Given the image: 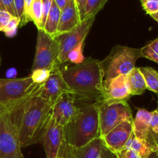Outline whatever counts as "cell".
<instances>
[{
	"label": "cell",
	"mask_w": 158,
	"mask_h": 158,
	"mask_svg": "<svg viewBox=\"0 0 158 158\" xmlns=\"http://www.w3.org/2000/svg\"><path fill=\"white\" fill-rule=\"evenodd\" d=\"M50 73L51 71L47 70V69H37L32 71L30 77L35 84H43L49 78Z\"/></svg>",
	"instance_id": "obj_27"
},
{
	"label": "cell",
	"mask_w": 158,
	"mask_h": 158,
	"mask_svg": "<svg viewBox=\"0 0 158 158\" xmlns=\"http://www.w3.org/2000/svg\"><path fill=\"white\" fill-rule=\"evenodd\" d=\"M151 16L152 17V18L154 19V20H156V21H157V23H158V12L156 14H154V15H151Z\"/></svg>",
	"instance_id": "obj_38"
},
{
	"label": "cell",
	"mask_w": 158,
	"mask_h": 158,
	"mask_svg": "<svg viewBox=\"0 0 158 158\" xmlns=\"http://www.w3.org/2000/svg\"><path fill=\"white\" fill-rule=\"evenodd\" d=\"M60 12H61V10L56 5L55 2L52 1V6H51L50 11H49V15L46 19L43 30L54 38L56 36L57 34V29H58L59 22H60Z\"/></svg>",
	"instance_id": "obj_20"
},
{
	"label": "cell",
	"mask_w": 158,
	"mask_h": 158,
	"mask_svg": "<svg viewBox=\"0 0 158 158\" xmlns=\"http://www.w3.org/2000/svg\"><path fill=\"white\" fill-rule=\"evenodd\" d=\"M149 142L155 148L158 145V113L156 110L151 112Z\"/></svg>",
	"instance_id": "obj_25"
},
{
	"label": "cell",
	"mask_w": 158,
	"mask_h": 158,
	"mask_svg": "<svg viewBox=\"0 0 158 158\" xmlns=\"http://www.w3.org/2000/svg\"><path fill=\"white\" fill-rule=\"evenodd\" d=\"M95 103L98 106L101 137L122 122H133L134 120L132 111L127 101L101 100Z\"/></svg>",
	"instance_id": "obj_6"
},
{
	"label": "cell",
	"mask_w": 158,
	"mask_h": 158,
	"mask_svg": "<svg viewBox=\"0 0 158 158\" xmlns=\"http://www.w3.org/2000/svg\"><path fill=\"white\" fill-rule=\"evenodd\" d=\"M81 23L80 15L74 0H69L60 12L56 36L75 29Z\"/></svg>",
	"instance_id": "obj_16"
},
{
	"label": "cell",
	"mask_w": 158,
	"mask_h": 158,
	"mask_svg": "<svg viewBox=\"0 0 158 158\" xmlns=\"http://www.w3.org/2000/svg\"><path fill=\"white\" fill-rule=\"evenodd\" d=\"M108 0H87L85 9L84 19L94 18L101 10Z\"/></svg>",
	"instance_id": "obj_23"
},
{
	"label": "cell",
	"mask_w": 158,
	"mask_h": 158,
	"mask_svg": "<svg viewBox=\"0 0 158 158\" xmlns=\"http://www.w3.org/2000/svg\"><path fill=\"white\" fill-rule=\"evenodd\" d=\"M64 129L66 141L73 150L82 148L100 137V119L97 103H86L80 106L78 114Z\"/></svg>",
	"instance_id": "obj_3"
},
{
	"label": "cell",
	"mask_w": 158,
	"mask_h": 158,
	"mask_svg": "<svg viewBox=\"0 0 158 158\" xmlns=\"http://www.w3.org/2000/svg\"><path fill=\"white\" fill-rule=\"evenodd\" d=\"M20 25V19L18 17H13L12 19L9 21L7 26L5 27L2 32L6 34L7 37H12L16 34L17 29Z\"/></svg>",
	"instance_id": "obj_28"
},
{
	"label": "cell",
	"mask_w": 158,
	"mask_h": 158,
	"mask_svg": "<svg viewBox=\"0 0 158 158\" xmlns=\"http://www.w3.org/2000/svg\"><path fill=\"white\" fill-rule=\"evenodd\" d=\"M69 93L71 94L70 89L63 79L60 68H57L51 71L49 78L42 86L39 96L53 105L62 95Z\"/></svg>",
	"instance_id": "obj_11"
},
{
	"label": "cell",
	"mask_w": 158,
	"mask_h": 158,
	"mask_svg": "<svg viewBox=\"0 0 158 158\" xmlns=\"http://www.w3.org/2000/svg\"><path fill=\"white\" fill-rule=\"evenodd\" d=\"M41 87L29 99L20 118L19 132L22 148L41 141L52 115V105L39 96Z\"/></svg>",
	"instance_id": "obj_2"
},
{
	"label": "cell",
	"mask_w": 158,
	"mask_h": 158,
	"mask_svg": "<svg viewBox=\"0 0 158 158\" xmlns=\"http://www.w3.org/2000/svg\"><path fill=\"white\" fill-rule=\"evenodd\" d=\"M59 54L60 46L56 38L46 33L44 30L38 29L35 58L32 71L37 69L52 71L60 68Z\"/></svg>",
	"instance_id": "obj_7"
},
{
	"label": "cell",
	"mask_w": 158,
	"mask_h": 158,
	"mask_svg": "<svg viewBox=\"0 0 158 158\" xmlns=\"http://www.w3.org/2000/svg\"><path fill=\"white\" fill-rule=\"evenodd\" d=\"M40 86L27 97L5 109L0 116V158H25L20 146L19 120L28 100Z\"/></svg>",
	"instance_id": "obj_4"
},
{
	"label": "cell",
	"mask_w": 158,
	"mask_h": 158,
	"mask_svg": "<svg viewBox=\"0 0 158 158\" xmlns=\"http://www.w3.org/2000/svg\"><path fill=\"white\" fill-rule=\"evenodd\" d=\"M76 101L73 94L69 93L62 95L52 105L51 116L58 124L65 127L77 116L80 106Z\"/></svg>",
	"instance_id": "obj_12"
},
{
	"label": "cell",
	"mask_w": 158,
	"mask_h": 158,
	"mask_svg": "<svg viewBox=\"0 0 158 158\" xmlns=\"http://www.w3.org/2000/svg\"><path fill=\"white\" fill-rule=\"evenodd\" d=\"M13 15L5 11L0 10V32H2L8 23L13 18Z\"/></svg>",
	"instance_id": "obj_32"
},
{
	"label": "cell",
	"mask_w": 158,
	"mask_h": 158,
	"mask_svg": "<svg viewBox=\"0 0 158 158\" xmlns=\"http://www.w3.org/2000/svg\"><path fill=\"white\" fill-rule=\"evenodd\" d=\"M1 63H2V60H1V57H0V66H1Z\"/></svg>",
	"instance_id": "obj_41"
},
{
	"label": "cell",
	"mask_w": 158,
	"mask_h": 158,
	"mask_svg": "<svg viewBox=\"0 0 158 158\" xmlns=\"http://www.w3.org/2000/svg\"><path fill=\"white\" fill-rule=\"evenodd\" d=\"M85 40L82 41L80 44L77 45L73 49L69 52L68 55V61L72 63L73 64H79L83 63L85 60V57L83 56V47H84Z\"/></svg>",
	"instance_id": "obj_26"
},
{
	"label": "cell",
	"mask_w": 158,
	"mask_h": 158,
	"mask_svg": "<svg viewBox=\"0 0 158 158\" xmlns=\"http://www.w3.org/2000/svg\"><path fill=\"white\" fill-rule=\"evenodd\" d=\"M148 158H158V155L155 152H154L152 153V154H151Z\"/></svg>",
	"instance_id": "obj_37"
},
{
	"label": "cell",
	"mask_w": 158,
	"mask_h": 158,
	"mask_svg": "<svg viewBox=\"0 0 158 158\" xmlns=\"http://www.w3.org/2000/svg\"><path fill=\"white\" fill-rule=\"evenodd\" d=\"M125 148L134 151L138 154L141 158H148L152 153L155 152V147L147 140H140L137 138L134 134L131 136L129 140L127 142Z\"/></svg>",
	"instance_id": "obj_19"
},
{
	"label": "cell",
	"mask_w": 158,
	"mask_h": 158,
	"mask_svg": "<svg viewBox=\"0 0 158 158\" xmlns=\"http://www.w3.org/2000/svg\"><path fill=\"white\" fill-rule=\"evenodd\" d=\"M0 10L9 12L14 17H18L14 0H0Z\"/></svg>",
	"instance_id": "obj_30"
},
{
	"label": "cell",
	"mask_w": 158,
	"mask_h": 158,
	"mask_svg": "<svg viewBox=\"0 0 158 158\" xmlns=\"http://www.w3.org/2000/svg\"><path fill=\"white\" fill-rule=\"evenodd\" d=\"M155 153H156V154H157V155H158V145H157V147H156Z\"/></svg>",
	"instance_id": "obj_40"
},
{
	"label": "cell",
	"mask_w": 158,
	"mask_h": 158,
	"mask_svg": "<svg viewBox=\"0 0 158 158\" xmlns=\"http://www.w3.org/2000/svg\"><path fill=\"white\" fill-rule=\"evenodd\" d=\"M34 0H24V17H23V21L20 23L19 26H23L26 25L28 22L31 21L29 18V9Z\"/></svg>",
	"instance_id": "obj_33"
},
{
	"label": "cell",
	"mask_w": 158,
	"mask_h": 158,
	"mask_svg": "<svg viewBox=\"0 0 158 158\" xmlns=\"http://www.w3.org/2000/svg\"><path fill=\"white\" fill-rule=\"evenodd\" d=\"M142 57L141 49L116 46L109 55L100 61L103 77V86L120 76H126L135 67L137 60Z\"/></svg>",
	"instance_id": "obj_5"
},
{
	"label": "cell",
	"mask_w": 158,
	"mask_h": 158,
	"mask_svg": "<svg viewBox=\"0 0 158 158\" xmlns=\"http://www.w3.org/2000/svg\"><path fill=\"white\" fill-rule=\"evenodd\" d=\"M4 110H5V108L2 107V106H0V116H1V114H2L3 111H4Z\"/></svg>",
	"instance_id": "obj_39"
},
{
	"label": "cell",
	"mask_w": 158,
	"mask_h": 158,
	"mask_svg": "<svg viewBox=\"0 0 158 158\" xmlns=\"http://www.w3.org/2000/svg\"><path fill=\"white\" fill-rule=\"evenodd\" d=\"M53 1L55 2L56 5L58 6L59 9L62 10L66 6V4L69 2V0H53Z\"/></svg>",
	"instance_id": "obj_36"
},
{
	"label": "cell",
	"mask_w": 158,
	"mask_h": 158,
	"mask_svg": "<svg viewBox=\"0 0 158 158\" xmlns=\"http://www.w3.org/2000/svg\"><path fill=\"white\" fill-rule=\"evenodd\" d=\"M17 16L20 19V23L24 17V0H14Z\"/></svg>",
	"instance_id": "obj_34"
},
{
	"label": "cell",
	"mask_w": 158,
	"mask_h": 158,
	"mask_svg": "<svg viewBox=\"0 0 158 158\" xmlns=\"http://www.w3.org/2000/svg\"><path fill=\"white\" fill-rule=\"evenodd\" d=\"M103 100L110 101H128L132 95L127 84L126 76H120L108 83L104 87Z\"/></svg>",
	"instance_id": "obj_15"
},
{
	"label": "cell",
	"mask_w": 158,
	"mask_h": 158,
	"mask_svg": "<svg viewBox=\"0 0 158 158\" xmlns=\"http://www.w3.org/2000/svg\"><path fill=\"white\" fill-rule=\"evenodd\" d=\"M95 17L86 19L82 21L75 29L55 37L60 46L59 62L60 64L68 62V55L82 41L86 40Z\"/></svg>",
	"instance_id": "obj_10"
},
{
	"label": "cell",
	"mask_w": 158,
	"mask_h": 158,
	"mask_svg": "<svg viewBox=\"0 0 158 158\" xmlns=\"http://www.w3.org/2000/svg\"><path fill=\"white\" fill-rule=\"evenodd\" d=\"M147 14L152 15L158 12V0H140Z\"/></svg>",
	"instance_id": "obj_29"
},
{
	"label": "cell",
	"mask_w": 158,
	"mask_h": 158,
	"mask_svg": "<svg viewBox=\"0 0 158 158\" xmlns=\"http://www.w3.org/2000/svg\"><path fill=\"white\" fill-rule=\"evenodd\" d=\"M41 142L46 158H71L73 150L66 141L64 127L58 124L52 116Z\"/></svg>",
	"instance_id": "obj_9"
},
{
	"label": "cell",
	"mask_w": 158,
	"mask_h": 158,
	"mask_svg": "<svg viewBox=\"0 0 158 158\" xmlns=\"http://www.w3.org/2000/svg\"><path fill=\"white\" fill-rule=\"evenodd\" d=\"M151 119V112L145 109L137 110L133 120V134L137 138L149 142Z\"/></svg>",
	"instance_id": "obj_17"
},
{
	"label": "cell",
	"mask_w": 158,
	"mask_h": 158,
	"mask_svg": "<svg viewBox=\"0 0 158 158\" xmlns=\"http://www.w3.org/2000/svg\"><path fill=\"white\" fill-rule=\"evenodd\" d=\"M156 110V111H157V112L158 113V106H157V109H156V110Z\"/></svg>",
	"instance_id": "obj_42"
},
{
	"label": "cell",
	"mask_w": 158,
	"mask_h": 158,
	"mask_svg": "<svg viewBox=\"0 0 158 158\" xmlns=\"http://www.w3.org/2000/svg\"><path fill=\"white\" fill-rule=\"evenodd\" d=\"M145 83L147 89L152 92L158 94V72L151 67H140Z\"/></svg>",
	"instance_id": "obj_21"
},
{
	"label": "cell",
	"mask_w": 158,
	"mask_h": 158,
	"mask_svg": "<svg viewBox=\"0 0 158 158\" xmlns=\"http://www.w3.org/2000/svg\"><path fill=\"white\" fill-rule=\"evenodd\" d=\"M133 134V122L123 121L111 130L102 139L108 148L115 154L123 149Z\"/></svg>",
	"instance_id": "obj_13"
},
{
	"label": "cell",
	"mask_w": 158,
	"mask_h": 158,
	"mask_svg": "<svg viewBox=\"0 0 158 158\" xmlns=\"http://www.w3.org/2000/svg\"><path fill=\"white\" fill-rule=\"evenodd\" d=\"M29 18L31 21L34 23L38 29H43L42 22H43V1L42 0H34L29 9Z\"/></svg>",
	"instance_id": "obj_22"
},
{
	"label": "cell",
	"mask_w": 158,
	"mask_h": 158,
	"mask_svg": "<svg viewBox=\"0 0 158 158\" xmlns=\"http://www.w3.org/2000/svg\"><path fill=\"white\" fill-rule=\"evenodd\" d=\"M142 57L158 63V37L141 48Z\"/></svg>",
	"instance_id": "obj_24"
},
{
	"label": "cell",
	"mask_w": 158,
	"mask_h": 158,
	"mask_svg": "<svg viewBox=\"0 0 158 158\" xmlns=\"http://www.w3.org/2000/svg\"><path fill=\"white\" fill-rule=\"evenodd\" d=\"M74 1H75L79 15H80V20H81V22L83 21V20H85V9H86V4L87 0H74Z\"/></svg>",
	"instance_id": "obj_35"
},
{
	"label": "cell",
	"mask_w": 158,
	"mask_h": 158,
	"mask_svg": "<svg viewBox=\"0 0 158 158\" xmlns=\"http://www.w3.org/2000/svg\"><path fill=\"white\" fill-rule=\"evenodd\" d=\"M60 69L77 101L95 103L103 100V77L99 60L89 57L83 63Z\"/></svg>",
	"instance_id": "obj_1"
},
{
	"label": "cell",
	"mask_w": 158,
	"mask_h": 158,
	"mask_svg": "<svg viewBox=\"0 0 158 158\" xmlns=\"http://www.w3.org/2000/svg\"><path fill=\"white\" fill-rule=\"evenodd\" d=\"M116 158H141L140 156L134 151L123 148L115 154Z\"/></svg>",
	"instance_id": "obj_31"
},
{
	"label": "cell",
	"mask_w": 158,
	"mask_h": 158,
	"mask_svg": "<svg viewBox=\"0 0 158 158\" xmlns=\"http://www.w3.org/2000/svg\"><path fill=\"white\" fill-rule=\"evenodd\" d=\"M71 158H116V156L100 137L82 148L73 150Z\"/></svg>",
	"instance_id": "obj_14"
},
{
	"label": "cell",
	"mask_w": 158,
	"mask_h": 158,
	"mask_svg": "<svg viewBox=\"0 0 158 158\" xmlns=\"http://www.w3.org/2000/svg\"><path fill=\"white\" fill-rule=\"evenodd\" d=\"M42 84H35L31 77L0 79V106L11 107L33 93Z\"/></svg>",
	"instance_id": "obj_8"
},
{
	"label": "cell",
	"mask_w": 158,
	"mask_h": 158,
	"mask_svg": "<svg viewBox=\"0 0 158 158\" xmlns=\"http://www.w3.org/2000/svg\"><path fill=\"white\" fill-rule=\"evenodd\" d=\"M127 84L131 95H141L147 89L146 83L140 69L134 67L126 75Z\"/></svg>",
	"instance_id": "obj_18"
}]
</instances>
